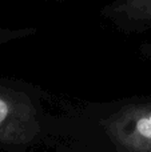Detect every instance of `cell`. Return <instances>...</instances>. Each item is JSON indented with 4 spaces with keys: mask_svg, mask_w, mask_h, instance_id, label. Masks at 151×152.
<instances>
[{
    "mask_svg": "<svg viewBox=\"0 0 151 152\" xmlns=\"http://www.w3.org/2000/svg\"><path fill=\"white\" fill-rule=\"evenodd\" d=\"M35 112L27 96L0 81V145L20 144L31 136Z\"/></svg>",
    "mask_w": 151,
    "mask_h": 152,
    "instance_id": "6da1fadb",
    "label": "cell"
},
{
    "mask_svg": "<svg viewBox=\"0 0 151 152\" xmlns=\"http://www.w3.org/2000/svg\"><path fill=\"white\" fill-rule=\"evenodd\" d=\"M34 28H20V29H10V28H0V44L11 42V40L21 39L24 36L34 34Z\"/></svg>",
    "mask_w": 151,
    "mask_h": 152,
    "instance_id": "277c9868",
    "label": "cell"
},
{
    "mask_svg": "<svg viewBox=\"0 0 151 152\" xmlns=\"http://www.w3.org/2000/svg\"><path fill=\"white\" fill-rule=\"evenodd\" d=\"M108 134L126 152H151V105L123 108L108 121Z\"/></svg>",
    "mask_w": 151,
    "mask_h": 152,
    "instance_id": "7a4b0ae2",
    "label": "cell"
},
{
    "mask_svg": "<svg viewBox=\"0 0 151 152\" xmlns=\"http://www.w3.org/2000/svg\"><path fill=\"white\" fill-rule=\"evenodd\" d=\"M141 51L146 58H149V60H151V43H147V44H143L141 47Z\"/></svg>",
    "mask_w": 151,
    "mask_h": 152,
    "instance_id": "5b68a950",
    "label": "cell"
},
{
    "mask_svg": "<svg viewBox=\"0 0 151 152\" xmlns=\"http://www.w3.org/2000/svg\"><path fill=\"white\" fill-rule=\"evenodd\" d=\"M100 13L123 32L151 31V0H114Z\"/></svg>",
    "mask_w": 151,
    "mask_h": 152,
    "instance_id": "3957f363",
    "label": "cell"
}]
</instances>
